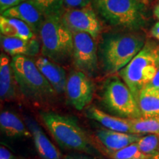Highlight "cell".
<instances>
[{
    "label": "cell",
    "mask_w": 159,
    "mask_h": 159,
    "mask_svg": "<svg viewBox=\"0 0 159 159\" xmlns=\"http://www.w3.org/2000/svg\"><path fill=\"white\" fill-rule=\"evenodd\" d=\"M26 125L30 131L37 153L41 159H61L62 156L56 147L50 142L42 129L33 119L27 117Z\"/></svg>",
    "instance_id": "cell-12"
},
{
    "label": "cell",
    "mask_w": 159,
    "mask_h": 159,
    "mask_svg": "<svg viewBox=\"0 0 159 159\" xmlns=\"http://www.w3.org/2000/svg\"><path fill=\"white\" fill-rule=\"evenodd\" d=\"M138 104L143 118L159 116V94L147 88L141 91Z\"/></svg>",
    "instance_id": "cell-20"
},
{
    "label": "cell",
    "mask_w": 159,
    "mask_h": 159,
    "mask_svg": "<svg viewBox=\"0 0 159 159\" xmlns=\"http://www.w3.org/2000/svg\"><path fill=\"white\" fill-rule=\"evenodd\" d=\"M139 2H141L145 4V5H147V4H148L150 2V0H139Z\"/></svg>",
    "instance_id": "cell-33"
},
{
    "label": "cell",
    "mask_w": 159,
    "mask_h": 159,
    "mask_svg": "<svg viewBox=\"0 0 159 159\" xmlns=\"http://www.w3.org/2000/svg\"><path fill=\"white\" fill-rule=\"evenodd\" d=\"M85 114L88 118L97 121L108 130L131 134L130 119L112 116L94 105L86 109Z\"/></svg>",
    "instance_id": "cell-16"
},
{
    "label": "cell",
    "mask_w": 159,
    "mask_h": 159,
    "mask_svg": "<svg viewBox=\"0 0 159 159\" xmlns=\"http://www.w3.org/2000/svg\"><path fill=\"white\" fill-rule=\"evenodd\" d=\"M131 134H158L159 116L130 119Z\"/></svg>",
    "instance_id": "cell-21"
},
{
    "label": "cell",
    "mask_w": 159,
    "mask_h": 159,
    "mask_svg": "<svg viewBox=\"0 0 159 159\" xmlns=\"http://www.w3.org/2000/svg\"><path fill=\"white\" fill-rule=\"evenodd\" d=\"M5 17L16 18L24 21L35 34H39L46 17L31 0H27L2 13Z\"/></svg>",
    "instance_id": "cell-11"
},
{
    "label": "cell",
    "mask_w": 159,
    "mask_h": 159,
    "mask_svg": "<svg viewBox=\"0 0 159 159\" xmlns=\"http://www.w3.org/2000/svg\"><path fill=\"white\" fill-rule=\"evenodd\" d=\"M37 67L48 80L57 94L65 93L67 77L66 71L58 63L46 57H39L35 61Z\"/></svg>",
    "instance_id": "cell-13"
},
{
    "label": "cell",
    "mask_w": 159,
    "mask_h": 159,
    "mask_svg": "<svg viewBox=\"0 0 159 159\" xmlns=\"http://www.w3.org/2000/svg\"><path fill=\"white\" fill-rule=\"evenodd\" d=\"M27 0H0V11L1 13L12 7L19 5Z\"/></svg>",
    "instance_id": "cell-26"
},
{
    "label": "cell",
    "mask_w": 159,
    "mask_h": 159,
    "mask_svg": "<svg viewBox=\"0 0 159 159\" xmlns=\"http://www.w3.org/2000/svg\"><path fill=\"white\" fill-rule=\"evenodd\" d=\"M153 13L155 17L157 18V19L159 20V4H158V5L155 7V8L153 10Z\"/></svg>",
    "instance_id": "cell-31"
},
{
    "label": "cell",
    "mask_w": 159,
    "mask_h": 159,
    "mask_svg": "<svg viewBox=\"0 0 159 159\" xmlns=\"http://www.w3.org/2000/svg\"><path fill=\"white\" fill-rule=\"evenodd\" d=\"M159 68V47L148 41L119 75L132 91L138 102L141 91L152 80Z\"/></svg>",
    "instance_id": "cell-3"
},
{
    "label": "cell",
    "mask_w": 159,
    "mask_h": 159,
    "mask_svg": "<svg viewBox=\"0 0 159 159\" xmlns=\"http://www.w3.org/2000/svg\"><path fill=\"white\" fill-rule=\"evenodd\" d=\"M145 44L141 35L111 33L102 37L99 44V57L103 70L114 75L126 66Z\"/></svg>",
    "instance_id": "cell-1"
},
{
    "label": "cell",
    "mask_w": 159,
    "mask_h": 159,
    "mask_svg": "<svg viewBox=\"0 0 159 159\" xmlns=\"http://www.w3.org/2000/svg\"><path fill=\"white\" fill-rule=\"evenodd\" d=\"M94 91V83L83 71H72L67 77L65 91L67 100L77 110H83L91 102Z\"/></svg>",
    "instance_id": "cell-9"
},
{
    "label": "cell",
    "mask_w": 159,
    "mask_h": 159,
    "mask_svg": "<svg viewBox=\"0 0 159 159\" xmlns=\"http://www.w3.org/2000/svg\"><path fill=\"white\" fill-rule=\"evenodd\" d=\"M11 61L5 53L0 56V97L2 100H11L16 96V80L11 64Z\"/></svg>",
    "instance_id": "cell-17"
},
{
    "label": "cell",
    "mask_w": 159,
    "mask_h": 159,
    "mask_svg": "<svg viewBox=\"0 0 159 159\" xmlns=\"http://www.w3.org/2000/svg\"><path fill=\"white\" fill-rule=\"evenodd\" d=\"M11 67L21 92L35 102H45L56 94L52 86L30 57L17 55L12 57Z\"/></svg>",
    "instance_id": "cell-4"
},
{
    "label": "cell",
    "mask_w": 159,
    "mask_h": 159,
    "mask_svg": "<svg viewBox=\"0 0 159 159\" xmlns=\"http://www.w3.org/2000/svg\"><path fill=\"white\" fill-rule=\"evenodd\" d=\"M1 46L4 51L12 57H34L39 53L41 43L36 38L25 40L1 35Z\"/></svg>",
    "instance_id": "cell-14"
},
{
    "label": "cell",
    "mask_w": 159,
    "mask_h": 159,
    "mask_svg": "<svg viewBox=\"0 0 159 159\" xmlns=\"http://www.w3.org/2000/svg\"><path fill=\"white\" fill-rule=\"evenodd\" d=\"M64 6L67 9L82 8L90 5L91 0H63Z\"/></svg>",
    "instance_id": "cell-25"
},
{
    "label": "cell",
    "mask_w": 159,
    "mask_h": 159,
    "mask_svg": "<svg viewBox=\"0 0 159 159\" xmlns=\"http://www.w3.org/2000/svg\"><path fill=\"white\" fill-rule=\"evenodd\" d=\"M154 91H156L157 93H158V94H159V88H158V89H155Z\"/></svg>",
    "instance_id": "cell-34"
},
{
    "label": "cell",
    "mask_w": 159,
    "mask_h": 159,
    "mask_svg": "<svg viewBox=\"0 0 159 159\" xmlns=\"http://www.w3.org/2000/svg\"><path fill=\"white\" fill-rule=\"evenodd\" d=\"M142 135L122 133L119 131L102 129L97 131V137L107 150L115 151L126 148L139 141Z\"/></svg>",
    "instance_id": "cell-15"
},
{
    "label": "cell",
    "mask_w": 159,
    "mask_h": 159,
    "mask_svg": "<svg viewBox=\"0 0 159 159\" xmlns=\"http://www.w3.org/2000/svg\"><path fill=\"white\" fill-rule=\"evenodd\" d=\"M39 35L43 57L57 63L72 59L73 35L63 23L61 16L46 17Z\"/></svg>",
    "instance_id": "cell-5"
},
{
    "label": "cell",
    "mask_w": 159,
    "mask_h": 159,
    "mask_svg": "<svg viewBox=\"0 0 159 159\" xmlns=\"http://www.w3.org/2000/svg\"><path fill=\"white\" fill-rule=\"evenodd\" d=\"M145 88L152 89V90H155V89L159 88V68L158 69V71H157L156 74L155 75L153 78H152V80L145 86Z\"/></svg>",
    "instance_id": "cell-28"
},
{
    "label": "cell",
    "mask_w": 159,
    "mask_h": 159,
    "mask_svg": "<svg viewBox=\"0 0 159 159\" xmlns=\"http://www.w3.org/2000/svg\"><path fill=\"white\" fill-rule=\"evenodd\" d=\"M0 159H16V157L8 149L2 145L0 148Z\"/></svg>",
    "instance_id": "cell-27"
},
{
    "label": "cell",
    "mask_w": 159,
    "mask_h": 159,
    "mask_svg": "<svg viewBox=\"0 0 159 159\" xmlns=\"http://www.w3.org/2000/svg\"><path fill=\"white\" fill-rule=\"evenodd\" d=\"M63 159H92V158H90V157L85 156V155L75 153V154L67 155V156L63 157Z\"/></svg>",
    "instance_id": "cell-29"
},
{
    "label": "cell",
    "mask_w": 159,
    "mask_h": 159,
    "mask_svg": "<svg viewBox=\"0 0 159 159\" xmlns=\"http://www.w3.org/2000/svg\"><path fill=\"white\" fill-rule=\"evenodd\" d=\"M45 17L51 16H62L63 13V0H31Z\"/></svg>",
    "instance_id": "cell-23"
},
{
    "label": "cell",
    "mask_w": 159,
    "mask_h": 159,
    "mask_svg": "<svg viewBox=\"0 0 159 159\" xmlns=\"http://www.w3.org/2000/svg\"><path fill=\"white\" fill-rule=\"evenodd\" d=\"M0 128L7 137L15 139L30 138L32 134L27 126L18 116L11 111H2L0 114Z\"/></svg>",
    "instance_id": "cell-18"
},
{
    "label": "cell",
    "mask_w": 159,
    "mask_h": 159,
    "mask_svg": "<svg viewBox=\"0 0 159 159\" xmlns=\"http://www.w3.org/2000/svg\"><path fill=\"white\" fill-rule=\"evenodd\" d=\"M139 149L142 153L147 156L159 152V135L148 134L141 137L136 142Z\"/></svg>",
    "instance_id": "cell-24"
},
{
    "label": "cell",
    "mask_w": 159,
    "mask_h": 159,
    "mask_svg": "<svg viewBox=\"0 0 159 159\" xmlns=\"http://www.w3.org/2000/svg\"><path fill=\"white\" fill-rule=\"evenodd\" d=\"M151 35L155 39L159 41V21L155 24V25L151 29Z\"/></svg>",
    "instance_id": "cell-30"
},
{
    "label": "cell",
    "mask_w": 159,
    "mask_h": 159,
    "mask_svg": "<svg viewBox=\"0 0 159 159\" xmlns=\"http://www.w3.org/2000/svg\"><path fill=\"white\" fill-rule=\"evenodd\" d=\"M40 116L61 148L92 153V145L88 136L74 117L53 111H41Z\"/></svg>",
    "instance_id": "cell-2"
},
{
    "label": "cell",
    "mask_w": 159,
    "mask_h": 159,
    "mask_svg": "<svg viewBox=\"0 0 159 159\" xmlns=\"http://www.w3.org/2000/svg\"><path fill=\"white\" fill-rule=\"evenodd\" d=\"M106 153L111 159H148L149 156L141 152L136 142L119 150H106Z\"/></svg>",
    "instance_id": "cell-22"
},
{
    "label": "cell",
    "mask_w": 159,
    "mask_h": 159,
    "mask_svg": "<svg viewBox=\"0 0 159 159\" xmlns=\"http://www.w3.org/2000/svg\"><path fill=\"white\" fill-rule=\"evenodd\" d=\"M102 102L109 111L119 117L130 119L142 117L132 91L124 81L117 77L108 79L105 83Z\"/></svg>",
    "instance_id": "cell-7"
},
{
    "label": "cell",
    "mask_w": 159,
    "mask_h": 159,
    "mask_svg": "<svg viewBox=\"0 0 159 159\" xmlns=\"http://www.w3.org/2000/svg\"><path fill=\"white\" fill-rule=\"evenodd\" d=\"M72 35V60L75 66L91 76L97 70L98 61L95 39L85 33H75Z\"/></svg>",
    "instance_id": "cell-8"
},
{
    "label": "cell",
    "mask_w": 159,
    "mask_h": 159,
    "mask_svg": "<svg viewBox=\"0 0 159 159\" xmlns=\"http://www.w3.org/2000/svg\"><path fill=\"white\" fill-rule=\"evenodd\" d=\"M148 159H159V152H157L156 153L149 156Z\"/></svg>",
    "instance_id": "cell-32"
},
{
    "label": "cell",
    "mask_w": 159,
    "mask_h": 159,
    "mask_svg": "<svg viewBox=\"0 0 159 159\" xmlns=\"http://www.w3.org/2000/svg\"><path fill=\"white\" fill-rule=\"evenodd\" d=\"M63 23L71 33H85L96 39L101 32V25L90 6L67 9L61 16Z\"/></svg>",
    "instance_id": "cell-10"
},
{
    "label": "cell",
    "mask_w": 159,
    "mask_h": 159,
    "mask_svg": "<svg viewBox=\"0 0 159 159\" xmlns=\"http://www.w3.org/2000/svg\"><path fill=\"white\" fill-rule=\"evenodd\" d=\"M0 31L2 35L7 37L19 38L25 40L36 38V34L27 24L16 18L1 16Z\"/></svg>",
    "instance_id": "cell-19"
},
{
    "label": "cell",
    "mask_w": 159,
    "mask_h": 159,
    "mask_svg": "<svg viewBox=\"0 0 159 159\" xmlns=\"http://www.w3.org/2000/svg\"><path fill=\"white\" fill-rule=\"evenodd\" d=\"M97 13L114 27L139 29L146 22L145 4L139 0H92Z\"/></svg>",
    "instance_id": "cell-6"
}]
</instances>
